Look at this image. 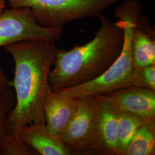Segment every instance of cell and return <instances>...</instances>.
<instances>
[{"label": "cell", "mask_w": 155, "mask_h": 155, "mask_svg": "<svg viewBox=\"0 0 155 155\" xmlns=\"http://www.w3.org/2000/svg\"><path fill=\"white\" fill-rule=\"evenodd\" d=\"M63 28H49L39 25L27 8L5 9L0 14V47L29 40L61 38Z\"/></svg>", "instance_id": "6"}, {"label": "cell", "mask_w": 155, "mask_h": 155, "mask_svg": "<svg viewBox=\"0 0 155 155\" xmlns=\"http://www.w3.org/2000/svg\"><path fill=\"white\" fill-rule=\"evenodd\" d=\"M155 155V117L139 127L123 155Z\"/></svg>", "instance_id": "12"}, {"label": "cell", "mask_w": 155, "mask_h": 155, "mask_svg": "<svg viewBox=\"0 0 155 155\" xmlns=\"http://www.w3.org/2000/svg\"><path fill=\"white\" fill-rule=\"evenodd\" d=\"M10 81L6 76L5 73L0 68V92L9 86Z\"/></svg>", "instance_id": "17"}, {"label": "cell", "mask_w": 155, "mask_h": 155, "mask_svg": "<svg viewBox=\"0 0 155 155\" xmlns=\"http://www.w3.org/2000/svg\"><path fill=\"white\" fill-rule=\"evenodd\" d=\"M19 134L38 155H71L61 139L54 137L45 124H32L24 126Z\"/></svg>", "instance_id": "10"}, {"label": "cell", "mask_w": 155, "mask_h": 155, "mask_svg": "<svg viewBox=\"0 0 155 155\" xmlns=\"http://www.w3.org/2000/svg\"><path fill=\"white\" fill-rule=\"evenodd\" d=\"M15 102V94L9 87L0 92V139L5 132L6 121Z\"/></svg>", "instance_id": "16"}, {"label": "cell", "mask_w": 155, "mask_h": 155, "mask_svg": "<svg viewBox=\"0 0 155 155\" xmlns=\"http://www.w3.org/2000/svg\"><path fill=\"white\" fill-rule=\"evenodd\" d=\"M147 120L118 111L117 140L119 155H123L139 127Z\"/></svg>", "instance_id": "13"}, {"label": "cell", "mask_w": 155, "mask_h": 155, "mask_svg": "<svg viewBox=\"0 0 155 155\" xmlns=\"http://www.w3.org/2000/svg\"><path fill=\"white\" fill-rule=\"evenodd\" d=\"M143 6L139 0H124L114 10L124 29L122 51L116 61L100 77L77 86L56 90L60 94L70 98L105 95L118 89L130 86L133 66L132 58V39L133 30Z\"/></svg>", "instance_id": "3"}, {"label": "cell", "mask_w": 155, "mask_h": 155, "mask_svg": "<svg viewBox=\"0 0 155 155\" xmlns=\"http://www.w3.org/2000/svg\"><path fill=\"white\" fill-rule=\"evenodd\" d=\"M20 134L4 133L0 139V155H36Z\"/></svg>", "instance_id": "14"}, {"label": "cell", "mask_w": 155, "mask_h": 155, "mask_svg": "<svg viewBox=\"0 0 155 155\" xmlns=\"http://www.w3.org/2000/svg\"><path fill=\"white\" fill-rule=\"evenodd\" d=\"M95 96L97 100L96 126L100 141L108 155H120L117 140L118 110L105 95Z\"/></svg>", "instance_id": "9"}, {"label": "cell", "mask_w": 155, "mask_h": 155, "mask_svg": "<svg viewBox=\"0 0 155 155\" xmlns=\"http://www.w3.org/2000/svg\"><path fill=\"white\" fill-rule=\"evenodd\" d=\"M130 86L155 90V64L143 67H133Z\"/></svg>", "instance_id": "15"}, {"label": "cell", "mask_w": 155, "mask_h": 155, "mask_svg": "<svg viewBox=\"0 0 155 155\" xmlns=\"http://www.w3.org/2000/svg\"><path fill=\"white\" fill-rule=\"evenodd\" d=\"M49 40H29L5 47L15 63L9 86L15 90V105L9 114L5 133L20 134L23 127L45 124V104L52 90L49 73L58 48Z\"/></svg>", "instance_id": "1"}, {"label": "cell", "mask_w": 155, "mask_h": 155, "mask_svg": "<svg viewBox=\"0 0 155 155\" xmlns=\"http://www.w3.org/2000/svg\"><path fill=\"white\" fill-rule=\"evenodd\" d=\"M97 106L95 95L78 97L76 111L61 137L70 155H108L97 132Z\"/></svg>", "instance_id": "5"}, {"label": "cell", "mask_w": 155, "mask_h": 155, "mask_svg": "<svg viewBox=\"0 0 155 155\" xmlns=\"http://www.w3.org/2000/svg\"><path fill=\"white\" fill-rule=\"evenodd\" d=\"M6 0H0V14L5 9Z\"/></svg>", "instance_id": "18"}, {"label": "cell", "mask_w": 155, "mask_h": 155, "mask_svg": "<svg viewBox=\"0 0 155 155\" xmlns=\"http://www.w3.org/2000/svg\"><path fill=\"white\" fill-rule=\"evenodd\" d=\"M153 35V32L150 33V31L144 29L138 18L132 39L133 67H143L155 64V41Z\"/></svg>", "instance_id": "11"}, {"label": "cell", "mask_w": 155, "mask_h": 155, "mask_svg": "<svg viewBox=\"0 0 155 155\" xmlns=\"http://www.w3.org/2000/svg\"><path fill=\"white\" fill-rule=\"evenodd\" d=\"M99 29L94 38L69 51L58 50L49 73L51 90L77 86L100 77L110 67L122 51L124 33L118 20L112 22L101 14Z\"/></svg>", "instance_id": "2"}, {"label": "cell", "mask_w": 155, "mask_h": 155, "mask_svg": "<svg viewBox=\"0 0 155 155\" xmlns=\"http://www.w3.org/2000/svg\"><path fill=\"white\" fill-rule=\"evenodd\" d=\"M105 95L119 111L145 119L155 117V90L131 86Z\"/></svg>", "instance_id": "7"}, {"label": "cell", "mask_w": 155, "mask_h": 155, "mask_svg": "<svg viewBox=\"0 0 155 155\" xmlns=\"http://www.w3.org/2000/svg\"><path fill=\"white\" fill-rule=\"evenodd\" d=\"M11 8H27L41 26L63 28L68 22L98 17L118 0H6Z\"/></svg>", "instance_id": "4"}, {"label": "cell", "mask_w": 155, "mask_h": 155, "mask_svg": "<svg viewBox=\"0 0 155 155\" xmlns=\"http://www.w3.org/2000/svg\"><path fill=\"white\" fill-rule=\"evenodd\" d=\"M78 105V98H70L53 90L45 104V124L56 138L61 136L74 116Z\"/></svg>", "instance_id": "8"}]
</instances>
